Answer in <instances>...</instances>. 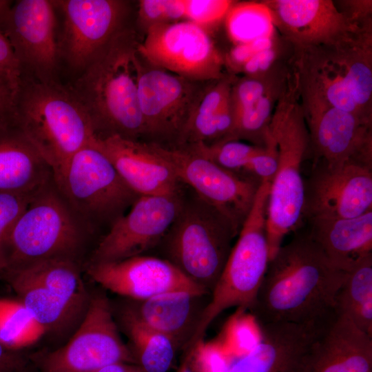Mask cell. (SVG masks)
I'll return each mask as SVG.
<instances>
[{"instance_id": "obj_37", "label": "cell", "mask_w": 372, "mask_h": 372, "mask_svg": "<svg viewBox=\"0 0 372 372\" xmlns=\"http://www.w3.org/2000/svg\"><path fill=\"white\" fill-rule=\"evenodd\" d=\"M36 194H0V280L3 279L8 270L5 249L8 234Z\"/></svg>"}, {"instance_id": "obj_31", "label": "cell", "mask_w": 372, "mask_h": 372, "mask_svg": "<svg viewBox=\"0 0 372 372\" xmlns=\"http://www.w3.org/2000/svg\"><path fill=\"white\" fill-rule=\"evenodd\" d=\"M225 20L234 45L269 37L275 32L269 11L262 1H235Z\"/></svg>"}, {"instance_id": "obj_30", "label": "cell", "mask_w": 372, "mask_h": 372, "mask_svg": "<svg viewBox=\"0 0 372 372\" xmlns=\"http://www.w3.org/2000/svg\"><path fill=\"white\" fill-rule=\"evenodd\" d=\"M123 329L146 372H166L174 355L175 345L166 335L153 331L125 312L121 316Z\"/></svg>"}, {"instance_id": "obj_5", "label": "cell", "mask_w": 372, "mask_h": 372, "mask_svg": "<svg viewBox=\"0 0 372 372\" xmlns=\"http://www.w3.org/2000/svg\"><path fill=\"white\" fill-rule=\"evenodd\" d=\"M269 128L278 153V167L270 184L266 211V237L270 260L282 246L285 236L298 229L304 218V181L301 169L310 141L293 76L288 78Z\"/></svg>"}, {"instance_id": "obj_24", "label": "cell", "mask_w": 372, "mask_h": 372, "mask_svg": "<svg viewBox=\"0 0 372 372\" xmlns=\"http://www.w3.org/2000/svg\"><path fill=\"white\" fill-rule=\"evenodd\" d=\"M303 372H372V336L335 313L316 336Z\"/></svg>"}, {"instance_id": "obj_32", "label": "cell", "mask_w": 372, "mask_h": 372, "mask_svg": "<svg viewBox=\"0 0 372 372\" xmlns=\"http://www.w3.org/2000/svg\"><path fill=\"white\" fill-rule=\"evenodd\" d=\"M44 329L20 300L0 298V342L17 351L37 342Z\"/></svg>"}, {"instance_id": "obj_10", "label": "cell", "mask_w": 372, "mask_h": 372, "mask_svg": "<svg viewBox=\"0 0 372 372\" xmlns=\"http://www.w3.org/2000/svg\"><path fill=\"white\" fill-rule=\"evenodd\" d=\"M94 141L71 157L54 183L71 208L87 224L111 225L139 196L125 184Z\"/></svg>"}, {"instance_id": "obj_29", "label": "cell", "mask_w": 372, "mask_h": 372, "mask_svg": "<svg viewBox=\"0 0 372 372\" xmlns=\"http://www.w3.org/2000/svg\"><path fill=\"white\" fill-rule=\"evenodd\" d=\"M335 312L347 316L372 336V254L346 271L335 297Z\"/></svg>"}, {"instance_id": "obj_36", "label": "cell", "mask_w": 372, "mask_h": 372, "mask_svg": "<svg viewBox=\"0 0 372 372\" xmlns=\"http://www.w3.org/2000/svg\"><path fill=\"white\" fill-rule=\"evenodd\" d=\"M138 21L145 31L156 25L185 21L184 0H141Z\"/></svg>"}, {"instance_id": "obj_43", "label": "cell", "mask_w": 372, "mask_h": 372, "mask_svg": "<svg viewBox=\"0 0 372 372\" xmlns=\"http://www.w3.org/2000/svg\"><path fill=\"white\" fill-rule=\"evenodd\" d=\"M15 99L10 83L0 74V130L14 124Z\"/></svg>"}, {"instance_id": "obj_39", "label": "cell", "mask_w": 372, "mask_h": 372, "mask_svg": "<svg viewBox=\"0 0 372 372\" xmlns=\"http://www.w3.org/2000/svg\"><path fill=\"white\" fill-rule=\"evenodd\" d=\"M185 20L207 28L225 19L235 1L228 0H184Z\"/></svg>"}, {"instance_id": "obj_17", "label": "cell", "mask_w": 372, "mask_h": 372, "mask_svg": "<svg viewBox=\"0 0 372 372\" xmlns=\"http://www.w3.org/2000/svg\"><path fill=\"white\" fill-rule=\"evenodd\" d=\"M53 1L20 0L12 6L2 27L22 75L40 82L58 81L60 59ZM23 77V76H22Z\"/></svg>"}, {"instance_id": "obj_11", "label": "cell", "mask_w": 372, "mask_h": 372, "mask_svg": "<svg viewBox=\"0 0 372 372\" xmlns=\"http://www.w3.org/2000/svg\"><path fill=\"white\" fill-rule=\"evenodd\" d=\"M138 52L152 65L193 81L210 82L225 75V57L207 31L189 21L150 27Z\"/></svg>"}, {"instance_id": "obj_6", "label": "cell", "mask_w": 372, "mask_h": 372, "mask_svg": "<svg viewBox=\"0 0 372 372\" xmlns=\"http://www.w3.org/2000/svg\"><path fill=\"white\" fill-rule=\"evenodd\" d=\"M87 226L52 180L33 196L10 228L5 245L7 271L45 260H76Z\"/></svg>"}, {"instance_id": "obj_23", "label": "cell", "mask_w": 372, "mask_h": 372, "mask_svg": "<svg viewBox=\"0 0 372 372\" xmlns=\"http://www.w3.org/2000/svg\"><path fill=\"white\" fill-rule=\"evenodd\" d=\"M258 324L259 342L231 364L228 372H303L310 349L324 325Z\"/></svg>"}, {"instance_id": "obj_18", "label": "cell", "mask_w": 372, "mask_h": 372, "mask_svg": "<svg viewBox=\"0 0 372 372\" xmlns=\"http://www.w3.org/2000/svg\"><path fill=\"white\" fill-rule=\"evenodd\" d=\"M304 185V218H353L372 210L371 166L318 161Z\"/></svg>"}, {"instance_id": "obj_8", "label": "cell", "mask_w": 372, "mask_h": 372, "mask_svg": "<svg viewBox=\"0 0 372 372\" xmlns=\"http://www.w3.org/2000/svg\"><path fill=\"white\" fill-rule=\"evenodd\" d=\"M270 182H262L222 273L211 292L189 345L203 339L211 323L223 311L236 307L250 311L269 261L266 211Z\"/></svg>"}, {"instance_id": "obj_46", "label": "cell", "mask_w": 372, "mask_h": 372, "mask_svg": "<svg viewBox=\"0 0 372 372\" xmlns=\"http://www.w3.org/2000/svg\"><path fill=\"white\" fill-rule=\"evenodd\" d=\"M12 6V1L0 0V29H2L4 21Z\"/></svg>"}, {"instance_id": "obj_38", "label": "cell", "mask_w": 372, "mask_h": 372, "mask_svg": "<svg viewBox=\"0 0 372 372\" xmlns=\"http://www.w3.org/2000/svg\"><path fill=\"white\" fill-rule=\"evenodd\" d=\"M192 363L195 372H228L230 355L218 340L197 341L192 347Z\"/></svg>"}, {"instance_id": "obj_19", "label": "cell", "mask_w": 372, "mask_h": 372, "mask_svg": "<svg viewBox=\"0 0 372 372\" xmlns=\"http://www.w3.org/2000/svg\"><path fill=\"white\" fill-rule=\"evenodd\" d=\"M87 273L103 288L133 300L175 291L209 294L169 261L154 256L141 255L115 262L89 263Z\"/></svg>"}, {"instance_id": "obj_15", "label": "cell", "mask_w": 372, "mask_h": 372, "mask_svg": "<svg viewBox=\"0 0 372 372\" xmlns=\"http://www.w3.org/2000/svg\"><path fill=\"white\" fill-rule=\"evenodd\" d=\"M184 197L139 196L128 213L116 218L93 251L90 263L115 262L143 255L161 243L176 218Z\"/></svg>"}, {"instance_id": "obj_9", "label": "cell", "mask_w": 372, "mask_h": 372, "mask_svg": "<svg viewBox=\"0 0 372 372\" xmlns=\"http://www.w3.org/2000/svg\"><path fill=\"white\" fill-rule=\"evenodd\" d=\"M3 279L45 333H60L79 325L90 298L76 260L39 261L8 270Z\"/></svg>"}, {"instance_id": "obj_20", "label": "cell", "mask_w": 372, "mask_h": 372, "mask_svg": "<svg viewBox=\"0 0 372 372\" xmlns=\"http://www.w3.org/2000/svg\"><path fill=\"white\" fill-rule=\"evenodd\" d=\"M262 2L269 11L276 30L294 49L334 44L365 28L351 23L336 8L334 1L267 0Z\"/></svg>"}, {"instance_id": "obj_35", "label": "cell", "mask_w": 372, "mask_h": 372, "mask_svg": "<svg viewBox=\"0 0 372 372\" xmlns=\"http://www.w3.org/2000/svg\"><path fill=\"white\" fill-rule=\"evenodd\" d=\"M181 147L238 174L243 171L249 160L262 147L247 144L240 141H227L212 144L196 143Z\"/></svg>"}, {"instance_id": "obj_3", "label": "cell", "mask_w": 372, "mask_h": 372, "mask_svg": "<svg viewBox=\"0 0 372 372\" xmlns=\"http://www.w3.org/2000/svg\"><path fill=\"white\" fill-rule=\"evenodd\" d=\"M138 43L135 31L123 27L70 87L96 137H145L138 99Z\"/></svg>"}, {"instance_id": "obj_21", "label": "cell", "mask_w": 372, "mask_h": 372, "mask_svg": "<svg viewBox=\"0 0 372 372\" xmlns=\"http://www.w3.org/2000/svg\"><path fill=\"white\" fill-rule=\"evenodd\" d=\"M309 147L317 161L335 164L354 161L372 167V123L333 107L304 112Z\"/></svg>"}, {"instance_id": "obj_40", "label": "cell", "mask_w": 372, "mask_h": 372, "mask_svg": "<svg viewBox=\"0 0 372 372\" xmlns=\"http://www.w3.org/2000/svg\"><path fill=\"white\" fill-rule=\"evenodd\" d=\"M278 158L277 145L269 128L264 146L249 160L242 172L251 174L260 183H271L276 172Z\"/></svg>"}, {"instance_id": "obj_47", "label": "cell", "mask_w": 372, "mask_h": 372, "mask_svg": "<svg viewBox=\"0 0 372 372\" xmlns=\"http://www.w3.org/2000/svg\"><path fill=\"white\" fill-rule=\"evenodd\" d=\"M180 372H192V371L188 368L187 364H185L182 366V368H181Z\"/></svg>"}, {"instance_id": "obj_2", "label": "cell", "mask_w": 372, "mask_h": 372, "mask_svg": "<svg viewBox=\"0 0 372 372\" xmlns=\"http://www.w3.org/2000/svg\"><path fill=\"white\" fill-rule=\"evenodd\" d=\"M292 67L304 112L333 107L372 123L362 113L372 105L371 32L294 49Z\"/></svg>"}, {"instance_id": "obj_7", "label": "cell", "mask_w": 372, "mask_h": 372, "mask_svg": "<svg viewBox=\"0 0 372 372\" xmlns=\"http://www.w3.org/2000/svg\"><path fill=\"white\" fill-rule=\"evenodd\" d=\"M239 232L216 209L196 196L186 200L161 243L165 259L209 294Z\"/></svg>"}, {"instance_id": "obj_45", "label": "cell", "mask_w": 372, "mask_h": 372, "mask_svg": "<svg viewBox=\"0 0 372 372\" xmlns=\"http://www.w3.org/2000/svg\"><path fill=\"white\" fill-rule=\"evenodd\" d=\"M127 363L129 362H115L102 367L95 372H146L141 366Z\"/></svg>"}, {"instance_id": "obj_4", "label": "cell", "mask_w": 372, "mask_h": 372, "mask_svg": "<svg viewBox=\"0 0 372 372\" xmlns=\"http://www.w3.org/2000/svg\"><path fill=\"white\" fill-rule=\"evenodd\" d=\"M14 125L50 165L54 180L71 157L96 137L85 108L71 88L59 81L22 77Z\"/></svg>"}, {"instance_id": "obj_1", "label": "cell", "mask_w": 372, "mask_h": 372, "mask_svg": "<svg viewBox=\"0 0 372 372\" xmlns=\"http://www.w3.org/2000/svg\"><path fill=\"white\" fill-rule=\"evenodd\" d=\"M309 233L298 234L269 261L249 312L258 324L322 325L334 314L345 277Z\"/></svg>"}, {"instance_id": "obj_34", "label": "cell", "mask_w": 372, "mask_h": 372, "mask_svg": "<svg viewBox=\"0 0 372 372\" xmlns=\"http://www.w3.org/2000/svg\"><path fill=\"white\" fill-rule=\"evenodd\" d=\"M260 339V329L255 317L247 310L237 309L218 340L230 356L238 358L254 349Z\"/></svg>"}, {"instance_id": "obj_27", "label": "cell", "mask_w": 372, "mask_h": 372, "mask_svg": "<svg viewBox=\"0 0 372 372\" xmlns=\"http://www.w3.org/2000/svg\"><path fill=\"white\" fill-rule=\"evenodd\" d=\"M309 231L330 262L347 271L372 254V210L353 218H312Z\"/></svg>"}, {"instance_id": "obj_25", "label": "cell", "mask_w": 372, "mask_h": 372, "mask_svg": "<svg viewBox=\"0 0 372 372\" xmlns=\"http://www.w3.org/2000/svg\"><path fill=\"white\" fill-rule=\"evenodd\" d=\"M207 295L175 291L141 300H133L125 310L145 327L168 337L175 347L189 344L205 307L201 299Z\"/></svg>"}, {"instance_id": "obj_33", "label": "cell", "mask_w": 372, "mask_h": 372, "mask_svg": "<svg viewBox=\"0 0 372 372\" xmlns=\"http://www.w3.org/2000/svg\"><path fill=\"white\" fill-rule=\"evenodd\" d=\"M287 82V80L251 106L236 113L233 130L227 141L245 140L254 145L263 147L274 109Z\"/></svg>"}, {"instance_id": "obj_16", "label": "cell", "mask_w": 372, "mask_h": 372, "mask_svg": "<svg viewBox=\"0 0 372 372\" xmlns=\"http://www.w3.org/2000/svg\"><path fill=\"white\" fill-rule=\"evenodd\" d=\"M63 14L58 41L60 59L76 72H83L123 28L127 3L120 0L53 1Z\"/></svg>"}, {"instance_id": "obj_14", "label": "cell", "mask_w": 372, "mask_h": 372, "mask_svg": "<svg viewBox=\"0 0 372 372\" xmlns=\"http://www.w3.org/2000/svg\"><path fill=\"white\" fill-rule=\"evenodd\" d=\"M203 83L152 65L138 54V99L148 142L176 145Z\"/></svg>"}, {"instance_id": "obj_22", "label": "cell", "mask_w": 372, "mask_h": 372, "mask_svg": "<svg viewBox=\"0 0 372 372\" xmlns=\"http://www.w3.org/2000/svg\"><path fill=\"white\" fill-rule=\"evenodd\" d=\"M94 143L138 196L171 194L181 191L180 183L174 172L150 142L112 135L96 136Z\"/></svg>"}, {"instance_id": "obj_41", "label": "cell", "mask_w": 372, "mask_h": 372, "mask_svg": "<svg viewBox=\"0 0 372 372\" xmlns=\"http://www.w3.org/2000/svg\"><path fill=\"white\" fill-rule=\"evenodd\" d=\"M0 74L7 79L17 96L22 83V72L12 48L1 29Z\"/></svg>"}, {"instance_id": "obj_28", "label": "cell", "mask_w": 372, "mask_h": 372, "mask_svg": "<svg viewBox=\"0 0 372 372\" xmlns=\"http://www.w3.org/2000/svg\"><path fill=\"white\" fill-rule=\"evenodd\" d=\"M234 74L225 75L205 86L184 126L176 147L212 144L223 140L219 112L229 97Z\"/></svg>"}, {"instance_id": "obj_44", "label": "cell", "mask_w": 372, "mask_h": 372, "mask_svg": "<svg viewBox=\"0 0 372 372\" xmlns=\"http://www.w3.org/2000/svg\"><path fill=\"white\" fill-rule=\"evenodd\" d=\"M0 372H28L25 358L0 342Z\"/></svg>"}, {"instance_id": "obj_26", "label": "cell", "mask_w": 372, "mask_h": 372, "mask_svg": "<svg viewBox=\"0 0 372 372\" xmlns=\"http://www.w3.org/2000/svg\"><path fill=\"white\" fill-rule=\"evenodd\" d=\"M52 180L51 167L16 125L0 130V194L32 195Z\"/></svg>"}, {"instance_id": "obj_13", "label": "cell", "mask_w": 372, "mask_h": 372, "mask_svg": "<svg viewBox=\"0 0 372 372\" xmlns=\"http://www.w3.org/2000/svg\"><path fill=\"white\" fill-rule=\"evenodd\" d=\"M76 330L68 343L42 358L41 372H95L110 364L133 361L105 294L90 296Z\"/></svg>"}, {"instance_id": "obj_12", "label": "cell", "mask_w": 372, "mask_h": 372, "mask_svg": "<svg viewBox=\"0 0 372 372\" xmlns=\"http://www.w3.org/2000/svg\"><path fill=\"white\" fill-rule=\"evenodd\" d=\"M150 143L179 182L190 186L198 197L225 216L239 232L261 183L227 170L185 147Z\"/></svg>"}, {"instance_id": "obj_42", "label": "cell", "mask_w": 372, "mask_h": 372, "mask_svg": "<svg viewBox=\"0 0 372 372\" xmlns=\"http://www.w3.org/2000/svg\"><path fill=\"white\" fill-rule=\"evenodd\" d=\"M336 8L351 23L363 28L372 25V1L345 0L334 1Z\"/></svg>"}]
</instances>
